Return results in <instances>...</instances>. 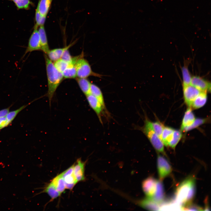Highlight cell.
I'll return each mask as SVG.
<instances>
[{
	"instance_id": "obj_31",
	"label": "cell",
	"mask_w": 211,
	"mask_h": 211,
	"mask_svg": "<svg viewBox=\"0 0 211 211\" xmlns=\"http://www.w3.org/2000/svg\"><path fill=\"white\" fill-rule=\"evenodd\" d=\"M57 70L62 73L69 65V64L61 58L55 62L53 64Z\"/></svg>"
},
{
	"instance_id": "obj_2",
	"label": "cell",
	"mask_w": 211,
	"mask_h": 211,
	"mask_svg": "<svg viewBox=\"0 0 211 211\" xmlns=\"http://www.w3.org/2000/svg\"><path fill=\"white\" fill-rule=\"evenodd\" d=\"M83 54L79 58L75 65L78 78H87L90 76L101 78L102 75L94 72L88 62L83 57Z\"/></svg>"
},
{
	"instance_id": "obj_5",
	"label": "cell",
	"mask_w": 211,
	"mask_h": 211,
	"mask_svg": "<svg viewBox=\"0 0 211 211\" xmlns=\"http://www.w3.org/2000/svg\"><path fill=\"white\" fill-rule=\"evenodd\" d=\"M37 29L38 27L35 26L34 29L29 39L28 46L23 57L28 53L41 50L40 36Z\"/></svg>"
},
{
	"instance_id": "obj_20",
	"label": "cell",
	"mask_w": 211,
	"mask_h": 211,
	"mask_svg": "<svg viewBox=\"0 0 211 211\" xmlns=\"http://www.w3.org/2000/svg\"><path fill=\"white\" fill-rule=\"evenodd\" d=\"M145 124L147 125L159 137L161 138L164 128V126L159 122H152L146 119Z\"/></svg>"
},
{
	"instance_id": "obj_10",
	"label": "cell",
	"mask_w": 211,
	"mask_h": 211,
	"mask_svg": "<svg viewBox=\"0 0 211 211\" xmlns=\"http://www.w3.org/2000/svg\"><path fill=\"white\" fill-rule=\"evenodd\" d=\"M60 174L64 180L66 188L72 190L78 182L74 173V164Z\"/></svg>"
},
{
	"instance_id": "obj_29",
	"label": "cell",
	"mask_w": 211,
	"mask_h": 211,
	"mask_svg": "<svg viewBox=\"0 0 211 211\" xmlns=\"http://www.w3.org/2000/svg\"><path fill=\"white\" fill-rule=\"evenodd\" d=\"M182 137V134L181 131L174 130L172 138L169 142L168 146L173 149H174Z\"/></svg>"
},
{
	"instance_id": "obj_13",
	"label": "cell",
	"mask_w": 211,
	"mask_h": 211,
	"mask_svg": "<svg viewBox=\"0 0 211 211\" xmlns=\"http://www.w3.org/2000/svg\"><path fill=\"white\" fill-rule=\"evenodd\" d=\"M164 198V189L161 181H157L156 191L151 199L159 204L163 201Z\"/></svg>"
},
{
	"instance_id": "obj_18",
	"label": "cell",
	"mask_w": 211,
	"mask_h": 211,
	"mask_svg": "<svg viewBox=\"0 0 211 211\" xmlns=\"http://www.w3.org/2000/svg\"><path fill=\"white\" fill-rule=\"evenodd\" d=\"M207 93L206 91H201L193 101L191 107L197 109L203 106L207 101Z\"/></svg>"
},
{
	"instance_id": "obj_33",
	"label": "cell",
	"mask_w": 211,
	"mask_h": 211,
	"mask_svg": "<svg viewBox=\"0 0 211 211\" xmlns=\"http://www.w3.org/2000/svg\"><path fill=\"white\" fill-rule=\"evenodd\" d=\"M35 16L36 22L35 26L38 27V26L44 25L46 16L42 15L37 10L36 11Z\"/></svg>"
},
{
	"instance_id": "obj_16",
	"label": "cell",
	"mask_w": 211,
	"mask_h": 211,
	"mask_svg": "<svg viewBox=\"0 0 211 211\" xmlns=\"http://www.w3.org/2000/svg\"><path fill=\"white\" fill-rule=\"evenodd\" d=\"M195 119V116L191 107H189L185 113L181 126V130H182L185 127L190 125Z\"/></svg>"
},
{
	"instance_id": "obj_8",
	"label": "cell",
	"mask_w": 211,
	"mask_h": 211,
	"mask_svg": "<svg viewBox=\"0 0 211 211\" xmlns=\"http://www.w3.org/2000/svg\"><path fill=\"white\" fill-rule=\"evenodd\" d=\"M86 96L89 106L96 113L100 121L102 124L101 117L104 110L106 111V109L103 107L98 99L93 95L90 93Z\"/></svg>"
},
{
	"instance_id": "obj_25",
	"label": "cell",
	"mask_w": 211,
	"mask_h": 211,
	"mask_svg": "<svg viewBox=\"0 0 211 211\" xmlns=\"http://www.w3.org/2000/svg\"><path fill=\"white\" fill-rule=\"evenodd\" d=\"M64 78L74 79L77 77L76 70L75 64L71 63L62 73Z\"/></svg>"
},
{
	"instance_id": "obj_17",
	"label": "cell",
	"mask_w": 211,
	"mask_h": 211,
	"mask_svg": "<svg viewBox=\"0 0 211 211\" xmlns=\"http://www.w3.org/2000/svg\"><path fill=\"white\" fill-rule=\"evenodd\" d=\"M38 30L40 36L41 50L46 54L50 50L44 25L40 26Z\"/></svg>"
},
{
	"instance_id": "obj_30",
	"label": "cell",
	"mask_w": 211,
	"mask_h": 211,
	"mask_svg": "<svg viewBox=\"0 0 211 211\" xmlns=\"http://www.w3.org/2000/svg\"><path fill=\"white\" fill-rule=\"evenodd\" d=\"M207 120L206 119L200 118L195 119L194 122L192 124L188 127H185L182 131L185 132L188 131L204 124L206 122Z\"/></svg>"
},
{
	"instance_id": "obj_14",
	"label": "cell",
	"mask_w": 211,
	"mask_h": 211,
	"mask_svg": "<svg viewBox=\"0 0 211 211\" xmlns=\"http://www.w3.org/2000/svg\"><path fill=\"white\" fill-rule=\"evenodd\" d=\"M72 45V44H70L64 48L49 50L46 53L47 56L51 61L55 62L61 58L65 50L69 49Z\"/></svg>"
},
{
	"instance_id": "obj_15",
	"label": "cell",
	"mask_w": 211,
	"mask_h": 211,
	"mask_svg": "<svg viewBox=\"0 0 211 211\" xmlns=\"http://www.w3.org/2000/svg\"><path fill=\"white\" fill-rule=\"evenodd\" d=\"M139 204L142 207L149 210H159L160 209L159 204L148 198L141 200Z\"/></svg>"
},
{
	"instance_id": "obj_37",
	"label": "cell",
	"mask_w": 211,
	"mask_h": 211,
	"mask_svg": "<svg viewBox=\"0 0 211 211\" xmlns=\"http://www.w3.org/2000/svg\"><path fill=\"white\" fill-rule=\"evenodd\" d=\"M11 107L0 110V118L6 116L9 112Z\"/></svg>"
},
{
	"instance_id": "obj_34",
	"label": "cell",
	"mask_w": 211,
	"mask_h": 211,
	"mask_svg": "<svg viewBox=\"0 0 211 211\" xmlns=\"http://www.w3.org/2000/svg\"><path fill=\"white\" fill-rule=\"evenodd\" d=\"M61 58L70 64L73 62L74 57H72L70 55L68 49H67L64 51Z\"/></svg>"
},
{
	"instance_id": "obj_9",
	"label": "cell",
	"mask_w": 211,
	"mask_h": 211,
	"mask_svg": "<svg viewBox=\"0 0 211 211\" xmlns=\"http://www.w3.org/2000/svg\"><path fill=\"white\" fill-rule=\"evenodd\" d=\"M157 181L153 177L150 176L143 181L142 188L147 198H151L154 195L156 190Z\"/></svg>"
},
{
	"instance_id": "obj_36",
	"label": "cell",
	"mask_w": 211,
	"mask_h": 211,
	"mask_svg": "<svg viewBox=\"0 0 211 211\" xmlns=\"http://www.w3.org/2000/svg\"><path fill=\"white\" fill-rule=\"evenodd\" d=\"M7 121L6 116L0 118V130L7 127Z\"/></svg>"
},
{
	"instance_id": "obj_26",
	"label": "cell",
	"mask_w": 211,
	"mask_h": 211,
	"mask_svg": "<svg viewBox=\"0 0 211 211\" xmlns=\"http://www.w3.org/2000/svg\"><path fill=\"white\" fill-rule=\"evenodd\" d=\"M43 192L48 195L52 200L60 196L61 194L56 190L51 182L47 185L44 190Z\"/></svg>"
},
{
	"instance_id": "obj_1",
	"label": "cell",
	"mask_w": 211,
	"mask_h": 211,
	"mask_svg": "<svg viewBox=\"0 0 211 211\" xmlns=\"http://www.w3.org/2000/svg\"><path fill=\"white\" fill-rule=\"evenodd\" d=\"M45 56L48 82L46 94L50 105L55 93L64 78L62 73L57 70L47 56Z\"/></svg>"
},
{
	"instance_id": "obj_24",
	"label": "cell",
	"mask_w": 211,
	"mask_h": 211,
	"mask_svg": "<svg viewBox=\"0 0 211 211\" xmlns=\"http://www.w3.org/2000/svg\"><path fill=\"white\" fill-rule=\"evenodd\" d=\"M90 94L96 97L103 107L106 109L103 94L99 87L94 84H91Z\"/></svg>"
},
{
	"instance_id": "obj_11",
	"label": "cell",
	"mask_w": 211,
	"mask_h": 211,
	"mask_svg": "<svg viewBox=\"0 0 211 211\" xmlns=\"http://www.w3.org/2000/svg\"><path fill=\"white\" fill-rule=\"evenodd\" d=\"M190 84L201 91H210V83L199 76H193Z\"/></svg>"
},
{
	"instance_id": "obj_12",
	"label": "cell",
	"mask_w": 211,
	"mask_h": 211,
	"mask_svg": "<svg viewBox=\"0 0 211 211\" xmlns=\"http://www.w3.org/2000/svg\"><path fill=\"white\" fill-rule=\"evenodd\" d=\"M86 163L79 158L74 164V173L78 182L84 181L85 179V167Z\"/></svg>"
},
{
	"instance_id": "obj_6",
	"label": "cell",
	"mask_w": 211,
	"mask_h": 211,
	"mask_svg": "<svg viewBox=\"0 0 211 211\" xmlns=\"http://www.w3.org/2000/svg\"><path fill=\"white\" fill-rule=\"evenodd\" d=\"M157 163L158 174L161 181L171 173L172 169L167 160L161 155H158Z\"/></svg>"
},
{
	"instance_id": "obj_35",
	"label": "cell",
	"mask_w": 211,
	"mask_h": 211,
	"mask_svg": "<svg viewBox=\"0 0 211 211\" xmlns=\"http://www.w3.org/2000/svg\"><path fill=\"white\" fill-rule=\"evenodd\" d=\"M182 210H203L202 207L197 205H193L192 203L182 207Z\"/></svg>"
},
{
	"instance_id": "obj_28",
	"label": "cell",
	"mask_w": 211,
	"mask_h": 211,
	"mask_svg": "<svg viewBox=\"0 0 211 211\" xmlns=\"http://www.w3.org/2000/svg\"><path fill=\"white\" fill-rule=\"evenodd\" d=\"M183 78V85L190 84L192 76L188 67L184 66L181 68Z\"/></svg>"
},
{
	"instance_id": "obj_4",
	"label": "cell",
	"mask_w": 211,
	"mask_h": 211,
	"mask_svg": "<svg viewBox=\"0 0 211 211\" xmlns=\"http://www.w3.org/2000/svg\"><path fill=\"white\" fill-rule=\"evenodd\" d=\"M140 129L147 137L155 150L157 152L165 155L164 144L162 142L153 130L145 124L143 127L140 128Z\"/></svg>"
},
{
	"instance_id": "obj_3",
	"label": "cell",
	"mask_w": 211,
	"mask_h": 211,
	"mask_svg": "<svg viewBox=\"0 0 211 211\" xmlns=\"http://www.w3.org/2000/svg\"><path fill=\"white\" fill-rule=\"evenodd\" d=\"M195 182V178L190 176L183 181L177 187L176 194V201L181 206L185 203L190 187Z\"/></svg>"
},
{
	"instance_id": "obj_27",
	"label": "cell",
	"mask_w": 211,
	"mask_h": 211,
	"mask_svg": "<svg viewBox=\"0 0 211 211\" xmlns=\"http://www.w3.org/2000/svg\"><path fill=\"white\" fill-rule=\"evenodd\" d=\"M30 103L23 105L16 110L9 111L8 113L6 116L7 120V127L11 123L18 113Z\"/></svg>"
},
{
	"instance_id": "obj_21",
	"label": "cell",
	"mask_w": 211,
	"mask_h": 211,
	"mask_svg": "<svg viewBox=\"0 0 211 211\" xmlns=\"http://www.w3.org/2000/svg\"><path fill=\"white\" fill-rule=\"evenodd\" d=\"M174 130L170 127H164L161 138L164 145L166 146H168L172 138Z\"/></svg>"
},
{
	"instance_id": "obj_32",
	"label": "cell",
	"mask_w": 211,
	"mask_h": 211,
	"mask_svg": "<svg viewBox=\"0 0 211 211\" xmlns=\"http://www.w3.org/2000/svg\"><path fill=\"white\" fill-rule=\"evenodd\" d=\"M13 1L19 9L28 8L30 3V0H11Z\"/></svg>"
},
{
	"instance_id": "obj_19",
	"label": "cell",
	"mask_w": 211,
	"mask_h": 211,
	"mask_svg": "<svg viewBox=\"0 0 211 211\" xmlns=\"http://www.w3.org/2000/svg\"><path fill=\"white\" fill-rule=\"evenodd\" d=\"M76 80L82 91L86 96L90 93L91 83L87 78H77Z\"/></svg>"
},
{
	"instance_id": "obj_23",
	"label": "cell",
	"mask_w": 211,
	"mask_h": 211,
	"mask_svg": "<svg viewBox=\"0 0 211 211\" xmlns=\"http://www.w3.org/2000/svg\"><path fill=\"white\" fill-rule=\"evenodd\" d=\"M51 183L61 193L64 192L66 189L64 180L60 174L54 178Z\"/></svg>"
},
{
	"instance_id": "obj_22",
	"label": "cell",
	"mask_w": 211,
	"mask_h": 211,
	"mask_svg": "<svg viewBox=\"0 0 211 211\" xmlns=\"http://www.w3.org/2000/svg\"><path fill=\"white\" fill-rule=\"evenodd\" d=\"M52 1V0H40L36 10L42 15L46 16Z\"/></svg>"
},
{
	"instance_id": "obj_7",
	"label": "cell",
	"mask_w": 211,
	"mask_h": 211,
	"mask_svg": "<svg viewBox=\"0 0 211 211\" xmlns=\"http://www.w3.org/2000/svg\"><path fill=\"white\" fill-rule=\"evenodd\" d=\"M201 92L191 84L183 86V97L187 105L191 107L193 101Z\"/></svg>"
}]
</instances>
